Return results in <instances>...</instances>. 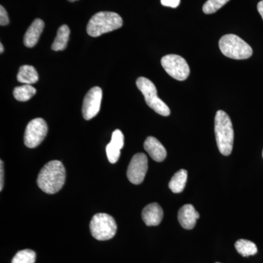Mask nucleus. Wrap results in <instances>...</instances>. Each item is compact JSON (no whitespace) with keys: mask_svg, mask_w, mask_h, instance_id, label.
Masks as SVG:
<instances>
[{"mask_svg":"<svg viewBox=\"0 0 263 263\" xmlns=\"http://www.w3.org/2000/svg\"><path fill=\"white\" fill-rule=\"evenodd\" d=\"M70 29L68 26L62 25L60 27L57 32V35L52 44L51 48L53 51H63L67 48V42L70 36Z\"/></svg>","mask_w":263,"mask_h":263,"instance_id":"obj_18","label":"nucleus"},{"mask_svg":"<svg viewBox=\"0 0 263 263\" xmlns=\"http://www.w3.org/2000/svg\"><path fill=\"white\" fill-rule=\"evenodd\" d=\"M187 181V171L184 169L180 170L173 176L169 182V188L174 193H182Z\"/></svg>","mask_w":263,"mask_h":263,"instance_id":"obj_17","label":"nucleus"},{"mask_svg":"<svg viewBox=\"0 0 263 263\" xmlns=\"http://www.w3.org/2000/svg\"><path fill=\"white\" fill-rule=\"evenodd\" d=\"M199 218H200V214L191 204L183 205L179 209V214H178V219L180 224L186 230L193 229Z\"/></svg>","mask_w":263,"mask_h":263,"instance_id":"obj_12","label":"nucleus"},{"mask_svg":"<svg viewBox=\"0 0 263 263\" xmlns=\"http://www.w3.org/2000/svg\"><path fill=\"white\" fill-rule=\"evenodd\" d=\"M9 24V18L6 10L3 8V5L0 6V25L6 26Z\"/></svg>","mask_w":263,"mask_h":263,"instance_id":"obj_23","label":"nucleus"},{"mask_svg":"<svg viewBox=\"0 0 263 263\" xmlns=\"http://www.w3.org/2000/svg\"><path fill=\"white\" fill-rule=\"evenodd\" d=\"M117 226L111 216L100 213L95 214L90 222V231L95 239L108 240L115 236Z\"/></svg>","mask_w":263,"mask_h":263,"instance_id":"obj_6","label":"nucleus"},{"mask_svg":"<svg viewBox=\"0 0 263 263\" xmlns=\"http://www.w3.org/2000/svg\"><path fill=\"white\" fill-rule=\"evenodd\" d=\"M163 218V211L158 203L148 204L142 212V219L147 226H157Z\"/></svg>","mask_w":263,"mask_h":263,"instance_id":"obj_13","label":"nucleus"},{"mask_svg":"<svg viewBox=\"0 0 263 263\" xmlns=\"http://www.w3.org/2000/svg\"><path fill=\"white\" fill-rule=\"evenodd\" d=\"M124 138L122 132L117 129L112 134L111 141L106 146L107 157L109 162L115 164L121 156V149L124 146Z\"/></svg>","mask_w":263,"mask_h":263,"instance_id":"obj_11","label":"nucleus"},{"mask_svg":"<svg viewBox=\"0 0 263 263\" xmlns=\"http://www.w3.org/2000/svg\"><path fill=\"white\" fill-rule=\"evenodd\" d=\"M3 160L0 161V191H3L4 186V164Z\"/></svg>","mask_w":263,"mask_h":263,"instance_id":"obj_25","label":"nucleus"},{"mask_svg":"<svg viewBox=\"0 0 263 263\" xmlns=\"http://www.w3.org/2000/svg\"><path fill=\"white\" fill-rule=\"evenodd\" d=\"M103 91L99 86H95L88 91L83 103V117L90 120L98 115L101 106Z\"/></svg>","mask_w":263,"mask_h":263,"instance_id":"obj_10","label":"nucleus"},{"mask_svg":"<svg viewBox=\"0 0 263 263\" xmlns=\"http://www.w3.org/2000/svg\"><path fill=\"white\" fill-rule=\"evenodd\" d=\"M219 49L224 56L233 60H247L252 57V48L243 40L235 35L228 34L219 40Z\"/></svg>","mask_w":263,"mask_h":263,"instance_id":"obj_4","label":"nucleus"},{"mask_svg":"<svg viewBox=\"0 0 263 263\" xmlns=\"http://www.w3.org/2000/svg\"><path fill=\"white\" fill-rule=\"evenodd\" d=\"M262 157H263V151H262Z\"/></svg>","mask_w":263,"mask_h":263,"instance_id":"obj_29","label":"nucleus"},{"mask_svg":"<svg viewBox=\"0 0 263 263\" xmlns=\"http://www.w3.org/2000/svg\"><path fill=\"white\" fill-rule=\"evenodd\" d=\"M69 2H71V3H73V2L77 1V0H68Z\"/></svg>","mask_w":263,"mask_h":263,"instance_id":"obj_28","label":"nucleus"},{"mask_svg":"<svg viewBox=\"0 0 263 263\" xmlns=\"http://www.w3.org/2000/svg\"><path fill=\"white\" fill-rule=\"evenodd\" d=\"M148 171V158L143 153L136 154L128 166L127 176L133 184H140L143 182Z\"/></svg>","mask_w":263,"mask_h":263,"instance_id":"obj_9","label":"nucleus"},{"mask_svg":"<svg viewBox=\"0 0 263 263\" xmlns=\"http://www.w3.org/2000/svg\"><path fill=\"white\" fill-rule=\"evenodd\" d=\"M257 10H258L259 13L260 14L263 20V0L259 2L258 5H257Z\"/></svg>","mask_w":263,"mask_h":263,"instance_id":"obj_26","label":"nucleus"},{"mask_svg":"<svg viewBox=\"0 0 263 263\" xmlns=\"http://www.w3.org/2000/svg\"><path fill=\"white\" fill-rule=\"evenodd\" d=\"M181 0H161V4L169 8H176L180 5Z\"/></svg>","mask_w":263,"mask_h":263,"instance_id":"obj_24","label":"nucleus"},{"mask_svg":"<svg viewBox=\"0 0 263 263\" xmlns=\"http://www.w3.org/2000/svg\"><path fill=\"white\" fill-rule=\"evenodd\" d=\"M36 94V89L32 85L24 84L17 86L13 90V96L18 101H28Z\"/></svg>","mask_w":263,"mask_h":263,"instance_id":"obj_20","label":"nucleus"},{"mask_svg":"<svg viewBox=\"0 0 263 263\" xmlns=\"http://www.w3.org/2000/svg\"><path fill=\"white\" fill-rule=\"evenodd\" d=\"M161 64L166 72L176 80L184 81L190 76V69L187 62L179 55H166L161 60Z\"/></svg>","mask_w":263,"mask_h":263,"instance_id":"obj_7","label":"nucleus"},{"mask_svg":"<svg viewBox=\"0 0 263 263\" xmlns=\"http://www.w3.org/2000/svg\"><path fill=\"white\" fill-rule=\"evenodd\" d=\"M230 0H208L202 7V11L205 14H212L222 8Z\"/></svg>","mask_w":263,"mask_h":263,"instance_id":"obj_22","label":"nucleus"},{"mask_svg":"<svg viewBox=\"0 0 263 263\" xmlns=\"http://www.w3.org/2000/svg\"><path fill=\"white\" fill-rule=\"evenodd\" d=\"M66 171L60 161L53 160L45 164L38 174V187L46 194L58 193L65 183Z\"/></svg>","mask_w":263,"mask_h":263,"instance_id":"obj_1","label":"nucleus"},{"mask_svg":"<svg viewBox=\"0 0 263 263\" xmlns=\"http://www.w3.org/2000/svg\"><path fill=\"white\" fill-rule=\"evenodd\" d=\"M123 25L122 17L114 12H99L90 19L86 32L91 37H99L105 33L121 28Z\"/></svg>","mask_w":263,"mask_h":263,"instance_id":"obj_3","label":"nucleus"},{"mask_svg":"<svg viewBox=\"0 0 263 263\" xmlns=\"http://www.w3.org/2000/svg\"><path fill=\"white\" fill-rule=\"evenodd\" d=\"M35 260V252L30 249H24L17 252L11 263H34Z\"/></svg>","mask_w":263,"mask_h":263,"instance_id":"obj_21","label":"nucleus"},{"mask_svg":"<svg viewBox=\"0 0 263 263\" xmlns=\"http://www.w3.org/2000/svg\"><path fill=\"white\" fill-rule=\"evenodd\" d=\"M48 133V125L41 118L33 119L29 122L24 134V144L28 148H36L41 144Z\"/></svg>","mask_w":263,"mask_h":263,"instance_id":"obj_8","label":"nucleus"},{"mask_svg":"<svg viewBox=\"0 0 263 263\" xmlns=\"http://www.w3.org/2000/svg\"><path fill=\"white\" fill-rule=\"evenodd\" d=\"M0 53H3V51H4V47H3V45L2 44H0Z\"/></svg>","mask_w":263,"mask_h":263,"instance_id":"obj_27","label":"nucleus"},{"mask_svg":"<svg viewBox=\"0 0 263 263\" xmlns=\"http://www.w3.org/2000/svg\"><path fill=\"white\" fill-rule=\"evenodd\" d=\"M39 79L37 70L33 66L23 65L19 69L17 80L24 84H35Z\"/></svg>","mask_w":263,"mask_h":263,"instance_id":"obj_16","label":"nucleus"},{"mask_svg":"<svg viewBox=\"0 0 263 263\" xmlns=\"http://www.w3.org/2000/svg\"><path fill=\"white\" fill-rule=\"evenodd\" d=\"M44 27V22L41 19H35L32 22L24 37V43L27 47L32 48L37 44Z\"/></svg>","mask_w":263,"mask_h":263,"instance_id":"obj_15","label":"nucleus"},{"mask_svg":"<svg viewBox=\"0 0 263 263\" xmlns=\"http://www.w3.org/2000/svg\"><path fill=\"white\" fill-rule=\"evenodd\" d=\"M136 85L138 89L144 96L146 103L148 107L161 116L168 117L171 114L169 107L162 101L158 95L155 85L149 79L144 77H140L137 79Z\"/></svg>","mask_w":263,"mask_h":263,"instance_id":"obj_5","label":"nucleus"},{"mask_svg":"<svg viewBox=\"0 0 263 263\" xmlns=\"http://www.w3.org/2000/svg\"><path fill=\"white\" fill-rule=\"evenodd\" d=\"M215 135L219 152L221 155L229 156L233 151L234 131L229 116L223 110H218L216 114Z\"/></svg>","mask_w":263,"mask_h":263,"instance_id":"obj_2","label":"nucleus"},{"mask_svg":"<svg viewBox=\"0 0 263 263\" xmlns=\"http://www.w3.org/2000/svg\"><path fill=\"white\" fill-rule=\"evenodd\" d=\"M216 263H220V262H216Z\"/></svg>","mask_w":263,"mask_h":263,"instance_id":"obj_30","label":"nucleus"},{"mask_svg":"<svg viewBox=\"0 0 263 263\" xmlns=\"http://www.w3.org/2000/svg\"><path fill=\"white\" fill-rule=\"evenodd\" d=\"M145 150L156 162H162L167 157V151L155 137H148L144 142Z\"/></svg>","mask_w":263,"mask_h":263,"instance_id":"obj_14","label":"nucleus"},{"mask_svg":"<svg viewBox=\"0 0 263 263\" xmlns=\"http://www.w3.org/2000/svg\"><path fill=\"white\" fill-rule=\"evenodd\" d=\"M235 247L237 252L245 257L253 256L257 253V246L251 240L245 239L237 240L235 243Z\"/></svg>","mask_w":263,"mask_h":263,"instance_id":"obj_19","label":"nucleus"}]
</instances>
